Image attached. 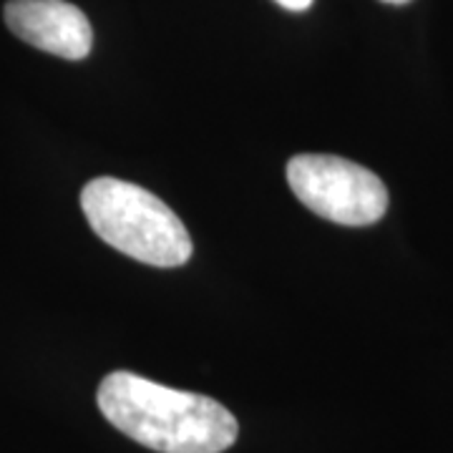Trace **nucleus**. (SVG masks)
<instances>
[{"mask_svg":"<svg viewBox=\"0 0 453 453\" xmlns=\"http://www.w3.org/2000/svg\"><path fill=\"white\" fill-rule=\"evenodd\" d=\"M104 418L131 441L159 453H222L240 426L214 398L166 388L136 372H109L96 393Z\"/></svg>","mask_w":453,"mask_h":453,"instance_id":"obj_1","label":"nucleus"},{"mask_svg":"<svg viewBox=\"0 0 453 453\" xmlns=\"http://www.w3.org/2000/svg\"><path fill=\"white\" fill-rule=\"evenodd\" d=\"M91 229L113 250L151 267H181L192 257L184 222L149 189L124 179L98 177L81 192Z\"/></svg>","mask_w":453,"mask_h":453,"instance_id":"obj_2","label":"nucleus"},{"mask_svg":"<svg viewBox=\"0 0 453 453\" xmlns=\"http://www.w3.org/2000/svg\"><path fill=\"white\" fill-rule=\"evenodd\" d=\"M288 181L310 211L335 225L368 226L388 211V189L380 177L342 157L297 154L288 162Z\"/></svg>","mask_w":453,"mask_h":453,"instance_id":"obj_3","label":"nucleus"},{"mask_svg":"<svg viewBox=\"0 0 453 453\" xmlns=\"http://www.w3.org/2000/svg\"><path fill=\"white\" fill-rule=\"evenodd\" d=\"M3 18L23 43L65 61H81L94 46L86 13L65 0H8Z\"/></svg>","mask_w":453,"mask_h":453,"instance_id":"obj_4","label":"nucleus"},{"mask_svg":"<svg viewBox=\"0 0 453 453\" xmlns=\"http://www.w3.org/2000/svg\"><path fill=\"white\" fill-rule=\"evenodd\" d=\"M277 5H282V8H288V11H295V13H300V11H308L310 5H312V0H275Z\"/></svg>","mask_w":453,"mask_h":453,"instance_id":"obj_5","label":"nucleus"},{"mask_svg":"<svg viewBox=\"0 0 453 453\" xmlns=\"http://www.w3.org/2000/svg\"><path fill=\"white\" fill-rule=\"evenodd\" d=\"M383 3H388V5H405V3H411V0H383Z\"/></svg>","mask_w":453,"mask_h":453,"instance_id":"obj_6","label":"nucleus"}]
</instances>
